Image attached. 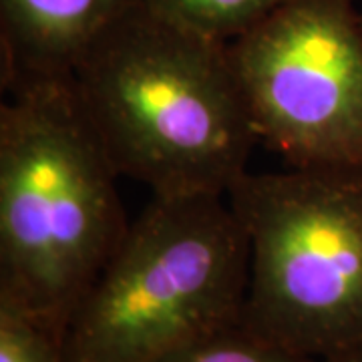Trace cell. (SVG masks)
I'll return each instance as SVG.
<instances>
[{
    "label": "cell",
    "mask_w": 362,
    "mask_h": 362,
    "mask_svg": "<svg viewBox=\"0 0 362 362\" xmlns=\"http://www.w3.org/2000/svg\"><path fill=\"white\" fill-rule=\"evenodd\" d=\"M247 268L226 195L153 197L71 312L66 362H156L242 322Z\"/></svg>",
    "instance_id": "cell-3"
},
{
    "label": "cell",
    "mask_w": 362,
    "mask_h": 362,
    "mask_svg": "<svg viewBox=\"0 0 362 362\" xmlns=\"http://www.w3.org/2000/svg\"><path fill=\"white\" fill-rule=\"evenodd\" d=\"M175 25L230 42L288 0H141Z\"/></svg>",
    "instance_id": "cell-7"
},
{
    "label": "cell",
    "mask_w": 362,
    "mask_h": 362,
    "mask_svg": "<svg viewBox=\"0 0 362 362\" xmlns=\"http://www.w3.org/2000/svg\"><path fill=\"white\" fill-rule=\"evenodd\" d=\"M135 0H0L2 87L69 78L81 57Z\"/></svg>",
    "instance_id": "cell-6"
},
{
    "label": "cell",
    "mask_w": 362,
    "mask_h": 362,
    "mask_svg": "<svg viewBox=\"0 0 362 362\" xmlns=\"http://www.w3.org/2000/svg\"><path fill=\"white\" fill-rule=\"evenodd\" d=\"M156 362H320L284 349L250 330L244 322L232 324L214 334L169 352Z\"/></svg>",
    "instance_id": "cell-8"
},
{
    "label": "cell",
    "mask_w": 362,
    "mask_h": 362,
    "mask_svg": "<svg viewBox=\"0 0 362 362\" xmlns=\"http://www.w3.org/2000/svg\"><path fill=\"white\" fill-rule=\"evenodd\" d=\"M226 197L250 252L244 326L316 361L362 344V168L247 169Z\"/></svg>",
    "instance_id": "cell-4"
},
{
    "label": "cell",
    "mask_w": 362,
    "mask_h": 362,
    "mask_svg": "<svg viewBox=\"0 0 362 362\" xmlns=\"http://www.w3.org/2000/svg\"><path fill=\"white\" fill-rule=\"evenodd\" d=\"M119 175L151 197L226 195L259 141L228 42L135 0L71 73Z\"/></svg>",
    "instance_id": "cell-1"
},
{
    "label": "cell",
    "mask_w": 362,
    "mask_h": 362,
    "mask_svg": "<svg viewBox=\"0 0 362 362\" xmlns=\"http://www.w3.org/2000/svg\"><path fill=\"white\" fill-rule=\"evenodd\" d=\"M361 18H362V14H361Z\"/></svg>",
    "instance_id": "cell-11"
},
{
    "label": "cell",
    "mask_w": 362,
    "mask_h": 362,
    "mask_svg": "<svg viewBox=\"0 0 362 362\" xmlns=\"http://www.w3.org/2000/svg\"><path fill=\"white\" fill-rule=\"evenodd\" d=\"M0 105V300L63 338L129 223L121 177L71 78L6 87Z\"/></svg>",
    "instance_id": "cell-2"
},
{
    "label": "cell",
    "mask_w": 362,
    "mask_h": 362,
    "mask_svg": "<svg viewBox=\"0 0 362 362\" xmlns=\"http://www.w3.org/2000/svg\"><path fill=\"white\" fill-rule=\"evenodd\" d=\"M0 362H66L63 340L26 312L0 300Z\"/></svg>",
    "instance_id": "cell-9"
},
{
    "label": "cell",
    "mask_w": 362,
    "mask_h": 362,
    "mask_svg": "<svg viewBox=\"0 0 362 362\" xmlns=\"http://www.w3.org/2000/svg\"><path fill=\"white\" fill-rule=\"evenodd\" d=\"M320 362H362V344L352 346V349L340 350L337 354H330Z\"/></svg>",
    "instance_id": "cell-10"
},
{
    "label": "cell",
    "mask_w": 362,
    "mask_h": 362,
    "mask_svg": "<svg viewBox=\"0 0 362 362\" xmlns=\"http://www.w3.org/2000/svg\"><path fill=\"white\" fill-rule=\"evenodd\" d=\"M258 139L290 168H362V18L288 0L228 42Z\"/></svg>",
    "instance_id": "cell-5"
}]
</instances>
